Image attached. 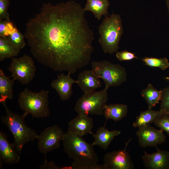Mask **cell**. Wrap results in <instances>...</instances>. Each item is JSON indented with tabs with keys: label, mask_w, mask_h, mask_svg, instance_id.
Masks as SVG:
<instances>
[{
	"label": "cell",
	"mask_w": 169,
	"mask_h": 169,
	"mask_svg": "<svg viewBox=\"0 0 169 169\" xmlns=\"http://www.w3.org/2000/svg\"><path fill=\"white\" fill-rule=\"evenodd\" d=\"M70 74L69 73L66 75L61 73L51 83V87L56 91L63 101L68 100L72 96L73 94L72 85L77 83V80L73 79Z\"/></svg>",
	"instance_id": "obj_12"
},
{
	"label": "cell",
	"mask_w": 169,
	"mask_h": 169,
	"mask_svg": "<svg viewBox=\"0 0 169 169\" xmlns=\"http://www.w3.org/2000/svg\"><path fill=\"white\" fill-rule=\"evenodd\" d=\"M7 38L13 45L20 50L26 45L24 35L18 30L14 32Z\"/></svg>",
	"instance_id": "obj_26"
},
{
	"label": "cell",
	"mask_w": 169,
	"mask_h": 169,
	"mask_svg": "<svg viewBox=\"0 0 169 169\" xmlns=\"http://www.w3.org/2000/svg\"><path fill=\"white\" fill-rule=\"evenodd\" d=\"M115 56L120 61L131 60L138 58L134 53L126 50L117 52Z\"/></svg>",
	"instance_id": "obj_30"
},
{
	"label": "cell",
	"mask_w": 169,
	"mask_h": 169,
	"mask_svg": "<svg viewBox=\"0 0 169 169\" xmlns=\"http://www.w3.org/2000/svg\"><path fill=\"white\" fill-rule=\"evenodd\" d=\"M108 89L84 93L77 100L74 110L78 114L103 115L108 99Z\"/></svg>",
	"instance_id": "obj_7"
},
{
	"label": "cell",
	"mask_w": 169,
	"mask_h": 169,
	"mask_svg": "<svg viewBox=\"0 0 169 169\" xmlns=\"http://www.w3.org/2000/svg\"><path fill=\"white\" fill-rule=\"evenodd\" d=\"M91 70L108 89L111 87L120 86L127 80V74L124 67L118 64H113L107 60L91 62Z\"/></svg>",
	"instance_id": "obj_6"
},
{
	"label": "cell",
	"mask_w": 169,
	"mask_h": 169,
	"mask_svg": "<svg viewBox=\"0 0 169 169\" xmlns=\"http://www.w3.org/2000/svg\"><path fill=\"white\" fill-rule=\"evenodd\" d=\"M127 112V105L120 104H111L106 105L103 115L106 120L111 119L117 122L125 117Z\"/></svg>",
	"instance_id": "obj_20"
},
{
	"label": "cell",
	"mask_w": 169,
	"mask_h": 169,
	"mask_svg": "<svg viewBox=\"0 0 169 169\" xmlns=\"http://www.w3.org/2000/svg\"><path fill=\"white\" fill-rule=\"evenodd\" d=\"M62 142L64 151L69 158L74 161L97 163L98 157L94 146L86 142L83 137L67 131Z\"/></svg>",
	"instance_id": "obj_4"
},
{
	"label": "cell",
	"mask_w": 169,
	"mask_h": 169,
	"mask_svg": "<svg viewBox=\"0 0 169 169\" xmlns=\"http://www.w3.org/2000/svg\"><path fill=\"white\" fill-rule=\"evenodd\" d=\"M10 19L0 20V37H4V33L6 25L8 21Z\"/></svg>",
	"instance_id": "obj_33"
},
{
	"label": "cell",
	"mask_w": 169,
	"mask_h": 169,
	"mask_svg": "<svg viewBox=\"0 0 169 169\" xmlns=\"http://www.w3.org/2000/svg\"><path fill=\"white\" fill-rule=\"evenodd\" d=\"M161 111L155 110L152 108L141 111L139 115L136 116V121L132 124V126L138 128L154 123L161 113Z\"/></svg>",
	"instance_id": "obj_21"
},
{
	"label": "cell",
	"mask_w": 169,
	"mask_h": 169,
	"mask_svg": "<svg viewBox=\"0 0 169 169\" xmlns=\"http://www.w3.org/2000/svg\"><path fill=\"white\" fill-rule=\"evenodd\" d=\"M20 49L13 45L7 38L0 37V61L17 56Z\"/></svg>",
	"instance_id": "obj_23"
},
{
	"label": "cell",
	"mask_w": 169,
	"mask_h": 169,
	"mask_svg": "<svg viewBox=\"0 0 169 169\" xmlns=\"http://www.w3.org/2000/svg\"><path fill=\"white\" fill-rule=\"evenodd\" d=\"M155 125L169 136V113L161 111L160 114L154 123Z\"/></svg>",
	"instance_id": "obj_25"
},
{
	"label": "cell",
	"mask_w": 169,
	"mask_h": 169,
	"mask_svg": "<svg viewBox=\"0 0 169 169\" xmlns=\"http://www.w3.org/2000/svg\"><path fill=\"white\" fill-rule=\"evenodd\" d=\"M165 79L166 80H169V76L166 77L165 78Z\"/></svg>",
	"instance_id": "obj_35"
},
{
	"label": "cell",
	"mask_w": 169,
	"mask_h": 169,
	"mask_svg": "<svg viewBox=\"0 0 169 169\" xmlns=\"http://www.w3.org/2000/svg\"><path fill=\"white\" fill-rule=\"evenodd\" d=\"M68 126V132L81 136L93 133V120L88 115L78 114L69 122Z\"/></svg>",
	"instance_id": "obj_14"
},
{
	"label": "cell",
	"mask_w": 169,
	"mask_h": 169,
	"mask_svg": "<svg viewBox=\"0 0 169 169\" xmlns=\"http://www.w3.org/2000/svg\"><path fill=\"white\" fill-rule=\"evenodd\" d=\"M6 112L5 115H2L1 120L12 134L14 138L13 143L20 155L25 144L37 139L38 136L34 130L28 127L24 120L28 114L26 112L22 115L11 111L6 104L3 105Z\"/></svg>",
	"instance_id": "obj_2"
},
{
	"label": "cell",
	"mask_w": 169,
	"mask_h": 169,
	"mask_svg": "<svg viewBox=\"0 0 169 169\" xmlns=\"http://www.w3.org/2000/svg\"><path fill=\"white\" fill-rule=\"evenodd\" d=\"M18 30L16 27L14 26L13 23L10 19L8 21L6 25L4 33V38H7L9 35Z\"/></svg>",
	"instance_id": "obj_31"
},
{
	"label": "cell",
	"mask_w": 169,
	"mask_h": 169,
	"mask_svg": "<svg viewBox=\"0 0 169 169\" xmlns=\"http://www.w3.org/2000/svg\"><path fill=\"white\" fill-rule=\"evenodd\" d=\"M98 32V41L103 52L110 54L117 52L123 33L120 15L112 13L105 17L99 26Z\"/></svg>",
	"instance_id": "obj_3"
},
{
	"label": "cell",
	"mask_w": 169,
	"mask_h": 169,
	"mask_svg": "<svg viewBox=\"0 0 169 169\" xmlns=\"http://www.w3.org/2000/svg\"><path fill=\"white\" fill-rule=\"evenodd\" d=\"M163 131L150 125L140 127L136 133L140 146L142 148L156 146L164 143L166 136Z\"/></svg>",
	"instance_id": "obj_11"
},
{
	"label": "cell",
	"mask_w": 169,
	"mask_h": 169,
	"mask_svg": "<svg viewBox=\"0 0 169 169\" xmlns=\"http://www.w3.org/2000/svg\"><path fill=\"white\" fill-rule=\"evenodd\" d=\"M9 0H0V20L10 19L8 12Z\"/></svg>",
	"instance_id": "obj_29"
},
{
	"label": "cell",
	"mask_w": 169,
	"mask_h": 169,
	"mask_svg": "<svg viewBox=\"0 0 169 169\" xmlns=\"http://www.w3.org/2000/svg\"><path fill=\"white\" fill-rule=\"evenodd\" d=\"M68 169H104L103 164L74 161Z\"/></svg>",
	"instance_id": "obj_27"
},
{
	"label": "cell",
	"mask_w": 169,
	"mask_h": 169,
	"mask_svg": "<svg viewBox=\"0 0 169 169\" xmlns=\"http://www.w3.org/2000/svg\"><path fill=\"white\" fill-rule=\"evenodd\" d=\"M20 155L15 148L13 143L9 142L7 136L0 131V167L3 164H12L18 163Z\"/></svg>",
	"instance_id": "obj_15"
},
{
	"label": "cell",
	"mask_w": 169,
	"mask_h": 169,
	"mask_svg": "<svg viewBox=\"0 0 169 169\" xmlns=\"http://www.w3.org/2000/svg\"><path fill=\"white\" fill-rule=\"evenodd\" d=\"M120 133L121 131L119 130L110 131L104 127H100L95 133L91 134L94 139L92 144L94 146H98L106 150L114 138Z\"/></svg>",
	"instance_id": "obj_17"
},
{
	"label": "cell",
	"mask_w": 169,
	"mask_h": 169,
	"mask_svg": "<svg viewBox=\"0 0 169 169\" xmlns=\"http://www.w3.org/2000/svg\"><path fill=\"white\" fill-rule=\"evenodd\" d=\"M141 158L147 169H169V151L158 149L156 152L148 154L144 151Z\"/></svg>",
	"instance_id": "obj_13"
},
{
	"label": "cell",
	"mask_w": 169,
	"mask_h": 169,
	"mask_svg": "<svg viewBox=\"0 0 169 169\" xmlns=\"http://www.w3.org/2000/svg\"><path fill=\"white\" fill-rule=\"evenodd\" d=\"M65 135L63 131L58 125L49 127L38 135V149L41 153H47L59 148Z\"/></svg>",
	"instance_id": "obj_9"
},
{
	"label": "cell",
	"mask_w": 169,
	"mask_h": 169,
	"mask_svg": "<svg viewBox=\"0 0 169 169\" xmlns=\"http://www.w3.org/2000/svg\"><path fill=\"white\" fill-rule=\"evenodd\" d=\"M109 6L108 0H86L84 9L85 11L91 12L99 20L103 16H107Z\"/></svg>",
	"instance_id": "obj_19"
},
{
	"label": "cell",
	"mask_w": 169,
	"mask_h": 169,
	"mask_svg": "<svg viewBox=\"0 0 169 169\" xmlns=\"http://www.w3.org/2000/svg\"><path fill=\"white\" fill-rule=\"evenodd\" d=\"M45 155V161L42 165L39 166V167L41 169H61L63 167H60L56 165L53 161L48 162L46 158V155Z\"/></svg>",
	"instance_id": "obj_32"
},
{
	"label": "cell",
	"mask_w": 169,
	"mask_h": 169,
	"mask_svg": "<svg viewBox=\"0 0 169 169\" xmlns=\"http://www.w3.org/2000/svg\"><path fill=\"white\" fill-rule=\"evenodd\" d=\"M160 110L169 113V86L161 90Z\"/></svg>",
	"instance_id": "obj_28"
},
{
	"label": "cell",
	"mask_w": 169,
	"mask_h": 169,
	"mask_svg": "<svg viewBox=\"0 0 169 169\" xmlns=\"http://www.w3.org/2000/svg\"><path fill=\"white\" fill-rule=\"evenodd\" d=\"M36 68L30 56L24 54L19 58H13L8 68L11 77L23 85L28 84L33 79Z\"/></svg>",
	"instance_id": "obj_8"
},
{
	"label": "cell",
	"mask_w": 169,
	"mask_h": 169,
	"mask_svg": "<svg viewBox=\"0 0 169 169\" xmlns=\"http://www.w3.org/2000/svg\"><path fill=\"white\" fill-rule=\"evenodd\" d=\"M85 12L73 0L43 4L40 12L27 23L24 35L39 63L55 71L71 74L89 64L95 38Z\"/></svg>",
	"instance_id": "obj_1"
},
{
	"label": "cell",
	"mask_w": 169,
	"mask_h": 169,
	"mask_svg": "<svg viewBox=\"0 0 169 169\" xmlns=\"http://www.w3.org/2000/svg\"><path fill=\"white\" fill-rule=\"evenodd\" d=\"M48 90L44 89L38 92L32 91L27 88L20 93L18 103L20 109L32 117H47L49 115Z\"/></svg>",
	"instance_id": "obj_5"
},
{
	"label": "cell",
	"mask_w": 169,
	"mask_h": 169,
	"mask_svg": "<svg viewBox=\"0 0 169 169\" xmlns=\"http://www.w3.org/2000/svg\"><path fill=\"white\" fill-rule=\"evenodd\" d=\"M141 94L146 102L148 108H152L160 100L161 90H157L149 84L146 88L141 91Z\"/></svg>",
	"instance_id": "obj_22"
},
{
	"label": "cell",
	"mask_w": 169,
	"mask_h": 169,
	"mask_svg": "<svg viewBox=\"0 0 169 169\" xmlns=\"http://www.w3.org/2000/svg\"><path fill=\"white\" fill-rule=\"evenodd\" d=\"M142 60L146 65L151 67L159 68L162 70L166 69L169 66L168 59L166 57L157 58L145 57Z\"/></svg>",
	"instance_id": "obj_24"
},
{
	"label": "cell",
	"mask_w": 169,
	"mask_h": 169,
	"mask_svg": "<svg viewBox=\"0 0 169 169\" xmlns=\"http://www.w3.org/2000/svg\"><path fill=\"white\" fill-rule=\"evenodd\" d=\"M77 84L84 93L92 92L101 86V81L91 70H85L78 75Z\"/></svg>",
	"instance_id": "obj_16"
},
{
	"label": "cell",
	"mask_w": 169,
	"mask_h": 169,
	"mask_svg": "<svg viewBox=\"0 0 169 169\" xmlns=\"http://www.w3.org/2000/svg\"><path fill=\"white\" fill-rule=\"evenodd\" d=\"M7 76L3 69H0V103L3 105L8 100L13 98V87L15 80Z\"/></svg>",
	"instance_id": "obj_18"
},
{
	"label": "cell",
	"mask_w": 169,
	"mask_h": 169,
	"mask_svg": "<svg viewBox=\"0 0 169 169\" xmlns=\"http://www.w3.org/2000/svg\"><path fill=\"white\" fill-rule=\"evenodd\" d=\"M131 140L130 139L125 144L124 148L108 152L104 156V169H134L135 166L130 155L126 150Z\"/></svg>",
	"instance_id": "obj_10"
},
{
	"label": "cell",
	"mask_w": 169,
	"mask_h": 169,
	"mask_svg": "<svg viewBox=\"0 0 169 169\" xmlns=\"http://www.w3.org/2000/svg\"><path fill=\"white\" fill-rule=\"evenodd\" d=\"M166 3L168 12L169 14V0H166Z\"/></svg>",
	"instance_id": "obj_34"
}]
</instances>
